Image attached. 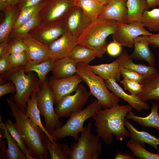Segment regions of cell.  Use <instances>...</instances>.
Returning a JSON list of instances; mask_svg holds the SVG:
<instances>
[{"mask_svg": "<svg viewBox=\"0 0 159 159\" xmlns=\"http://www.w3.org/2000/svg\"><path fill=\"white\" fill-rule=\"evenodd\" d=\"M15 121L16 127L34 158L49 159V154L44 143L45 134L33 122L11 98L6 99Z\"/></svg>", "mask_w": 159, "mask_h": 159, "instance_id": "obj_1", "label": "cell"}, {"mask_svg": "<svg viewBox=\"0 0 159 159\" xmlns=\"http://www.w3.org/2000/svg\"><path fill=\"white\" fill-rule=\"evenodd\" d=\"M130 105L115 106L100 109L93 118L97 136L106 145L113 141V135L116 139L122 141L129 136L130 132L125 127L126 115L132 110Z\"/></svg>", "mask_w": 159, "mask_h": 159, "instance_id": "obj_2", "label": "cell"}, {"mask_svg": "<svg viewBox=\"0 0 159 159\" xmlns=\"http://www.w3.org/2000/svg\"><path fill=\"white\" fill-rule=\"evenodd\" d=\"M117 21L98 17L77 38L78 44L96 52L99 58L106 51L107 38L115 32Z\"/></svg>", "mask_w": 159, "mask_h": 159, "instance_id": "obj_3", "label": "cell"}, {"mask_svg": "<svg viewBox=\"0 0 159 159\" xmlns=\"http://www.w3.org/2000/svg\"><path fill=\"white\" fill-rule=\"evenodd\" d=\"M0 78L12 82L16 87V93L12 100L18 107L25 112L27 99L33 93L40 89L41 83L36 74L32 71L26 74L24 66L12 69Z\"/></svg>", "mask_w": 159, "mask_h": 159, "instance_id": "obj_4", "label": "cell"}, {"mask_svg": "<svg viewBox=\"0 0 159 159\" xmlns=\"http://www.w3.org/2000/svg\"><path fill=\"white\" fill-rule=\"evenodd\" d=\"M88 64H77V74L87 84L91 94L95 97L103 109L119 105L120 98L110 92L104 80L95 74Z\"/></svg>", "mask_w": 159, "mask_h": 159, "instance_id": "obj_5", "label": "cell"}, {"mask_svg": "<svg viewBox=\"0 0 159 159\" xmlns=\"http://www.w3.org/2000/svg\"><path fill=\"white\" fill-rule=\"evenodd\" d=\"M102 108L101 105L96 99L81 110L69 116L66 123L61 127L56 129L52 134L55 141L68 136L73 137L77 141L78 134L83 130L85 121L91 117L93 118Z\"/></svg>", "mask_w": 159, "mask_h": 159, "instance_id": "obj_6", "label": "cell"}, {"mask_svg": "<svg viewBox=\"0 0 159 159\" xmlns=\"http://www.w3.org/2000/svg\"><path fill=\"white\" fill-rule=\"evenodd\" d=\"M92 123L89 122L81 131L76 142L70 146L69 159H98L101 154L102 147L100 138L91 132Z\"/></svg>", "mask_w": 159, "mask_h": 159, "instance_id": "obj_7", "label": "cell"}, {"mask_svg": "<svg viewBox=\"0 0 159 159\" xmlns=\"http://www.w3.org/2000/svg\"><path fill=\"white\" fill-rule=\"evenodd\" d=\"M47 77L41 84V88L37 93L38 107L40 115L45 119L44 127L50 135L57 129L62 126L54 108V97L52 90L50 86Z\"/></svg>", "mask_w": 159, "mask_h": 159, "instance_id": "obj_8", "label": "cell"}, {"mask_svg": "<svg viewBox=\"0 0 159 159\" xmlns=\"http://www.w3.org/2000/svg\"><path fill=\"white\" fill-rule=\"evenodd\" d=\"M74 93L69 94L61 99L55 109L59 118L70 116L82 109L91 95L85 87L80 84Z\"/></svg>", "mask_w": 159, "mask_h": 159, "instance_id": "obj_9", "label": "cell"}, {"mask_svg": "<svg viewBox=\"0 0 159 159\" xmlns=\"http://www.w3.org/2000/svg\"><path fill=\"white\" fill-rule=\"evenodd\" d=\"M74 0H44L39 13L40 24L64 21Z\"/></svg>", "mask_w": 159, "mask_h": 159, "instance_id": "obj_10", "label": "cell"}, {"mask_svg": "<svg viewBox=\"0 0 159 159\" xmlns=\"http://www.w3.org/2000/svg\"><path fill=\"white\" fill-rule=\"evenodd\" d=\"M154 34L146 29L141 23L127 24L117 21L112 38L113 41L122 46L131 48L136 37L141 35L153 36Z\"/></svg>", "mask_w": 159, "mask_h": 159, "instance_id": "obj_11", "label": "cell"}, {"mask_svg": "<svg viewBox=\"0 0 159 159\" xmlns=\"http://www.w3.org/2000/svg\"><path fill=\"white\" fill-rule=\"evenodd\" d=\"M67 32L65 21L40 24L29 34L42 43L48 46Z\"/></svg>", "mask_w": 159, "mask_h": 159, "instance_id": "obj_12", "label": "cell"}, {"mask_svg": "<svg viewBox=\"0 0 159 159\" xmlns=\"http://www.w3.org/2000/svg\"><path fill=\"white\" fill-rule=\"evenodd\" d=\"M92 22L82 9L75 6L71 9L65 20L67 32L77 38Z\"/></svg>", "mask_w": 159, "mask_h": 159, "instance_id": "obj_13", "label": "cell"}, {"mask_svg": "<svg viewBox=\"0 0 159 159\" xmlns=\"http://www.w3.org/2000/svg\"><path fill=\"white\" fill-rule=\"evenodd\" d=\"M83 81L78 74L61 79L52 77L49 81L54 93V102L57 103L64 96L75 91L78 86Z\"/></svg>", "mask_w": 159, "mask_h": 159, "instance_id": "obj_14", "label": "cell"}, {"mask_svg": "<svg viewBox=\"0 0 159 159\" xmlns=\"http://www.w3.org/2000/svg\"><path fill=\"white\" fill-rule=\"evenodd\" d=\"M77 44V38L67 32L48 46L50 58L55 61L69 56Z\"/></svg>", "mask_w": 159, "mask_h": 159, "instance_id": "obj_15", "label": "cell"}, {"mask_svg": "<svg viewBox=\"0 0 159 159\" xmlns=\"http://www.w3.org/2000/svg\"><path fill=\"white\" fill-rule=\"evenodd\" d=\"M22 39L29 60L39 63L50 58L51 53L48 45L39 42L29 34Z\"/></svg>", "mask_w": 159, "mask_h": 159, "instance_id": "obj_16", "label": "cell"}, {"mask_svg": "<svg viewBox=\"0 0 159 159\" xmlns=\"http://www.w3.org/2000/svg\"><path fill=\"white\" fill-rule=\"evenodd\" d=\"M105 82L108 90L117 97L127 102L132 108L137 111L148 110L149 108V105L142 100L138 96L129 95L126 93L115 80L110 79L105 80Z\"/></svg>", "mask_w": 159, "mask_h": 159, "instance_id": "obj_17", "label": "cell"}, {"mask_svg": "<svg viewBox=\"0 0 159 159\" xmlns=\"http://www.w3.org/2000/svg\"><path fill=\"white\" fill-rule=\"evenodd\" d=\"M127 0H110L98 17L127 24Z\"/></svg>", "mask_w": 159, "mask_h": 159, "instance_id": "obj_18", "label": "cell"}, {"mask_svg": "<svg viewBox=\"0 0 159 159\" xmlns=\"http://www.w3.org/2000/svg\"><path fill=\"white\" fill-rule=\"evenodd\" d=\"M147 36H139L134 39V50L130 56L132 59L143 60L150 65L154 66L155 63V58L149 48L150 43Z\"/></svg>", "mask_w": 159, "mask_h": 159, "instance_id": "obj_19", "label": "cell"}, {"mask_svg": "<svg viewBox=\"0 0 159 159\" xmlns=\"http://www.w3.org/2000/svg\"><path fill=\"white\" fill-rule=\"evenodd\" d=\"M119 67L137 72L146 78L158 73L154 66L136 64L133 62L127 52L125 50L118 58Z\"/></svg>", "mask_w": 159, "mask_h": 159, "instance_id": "obj_20", "label": "cell"}, {"mask_svg": "<svg viewBox=\"0 0 159 159\" xmlns=\"http://www.w3.org/2000/svg\"><path fill=\"white\" fill-rule=\"evenodd\" d=\"M4 17L0 24V43L8 42L20 12L16 6H9L4 11Z\"/></svg>", "mask_w": 159, "mask_h": 159, "instance_id": "obj_21", "label": "cell"}, {"mask_svg": "<svg viewBox=\"0 0 159 159\" xmlns=\"http://www.w3.org/2000/svg\"><path fill=\"white\" fill-rule=\"evenodd\" d=\"M125 118V125L129 131L130 139L145 147V143L152 146L159 152L158 146L159 138L144 131H140L136 128Z\"/></svg>", "mask_w": 159, "mask_h": 159, "instance_id": "obj_22", "label": "cell"}, {"mask_svg": "<svg viewBox=\"0 0 159 159\" xmlns=\"http://www.w3.org/2000/svg\"><path fill=\"white\" fill-rule=\"evenodd\" d=\"M88 65L95 74L104 80L113 79L117 82L120 80L121 74L118 58L109 64Z\"/></svg>", "mask_w": 159, "mask_h": 159, "instance_id": "obj_23", "label": "cell"}, {"mask_svg": "<svg viewBox=\"0 0 159 159\" xmlns=\"http://www.w3.org/2000/svg\"><path fill=\"white\" fill-rule=\"evenodd\" d=\"M77 64L69 56L55 60L52 77L61 79L72 76L77 74Z\"/></svg>", "mask_w": 159, "mask_h": 159, "instance_id": "obj_24", "label": "cell"}, {"mask_svg": "<svg viewBox=\"0 0 159 159\" xmlns=\"http://www.w3.org/2000/svg\"><path fill=\"white\" fill-rule=\"evenodd\" d=\"M142 84V90L138 95L142 100H159V73L146 78Z\"/></svg>", "mask_w": 159, "mask_h": 159, "instance_id": "obj_25", "label": "cell"}, {"mask_svg": "<svg viewBox=\"0 0 159 159\" xmlns=\"http://www.w3.org/2000/svg\"><path fill=\"white\" fill-rule=\"evenodd\" d=\"M159 104L154 103L152 105L150 113L147 116L142 117L137 116L131 110L126 115L125 118L132 119L143 126L151 127L159 130Z\"/></svg>", "mask_w": 159, "mask_h": 159, "instance_id": "obj_26", "label": "cell"}, {"mask_svg": "<svg viewBox=\"0 0 159 159\" xmlns=\"http://www.w3.org/2000/svg\"><path fill=\"white\" fill-rule=\"evenodd\" d=\"M37 94L36 92L33 93L31 96L30 98L29 97L27 99L25 114L26 116L34 123L40 128L51 142H54L56 141L54 140L52 135L48 133L42 124L40 112L37 107Z\"/></svg>", "mask_w": 159, "mask_h": 159, "instance_id": "obj_27", "label": "cell"}, {"mask_svg": "<svg viewBox=\"0 0 159 159\" xmlns=\"http://www.w3.org/2000/svg\"><path fill=\"white\" fill-rule=\"evenodd\" d=\"M127 23H141L144 11L148 9L146 0H127Z\"/></svg>", "mask_w": 159, "mask_h": 159, "instance_id": "obj_28", "label": "cell"}, {"mask_svg": "<svg viewBox=\"0 0 159 159\" xmlns=\"http://www.w3.org/2000/svg\"><path fill=\"white\" fill-rule=\"evenodd\" d=\"M0 120V129L3 132V138L6 139L8 145L7 148L4 150L5 156L8 159H26L19 146L8 131L5 123H3L1 116Z\"/></svg>", "mask_w": 159, "mask_h": 159, "instance_id": "obj_29", "label": "cell"}, {"mask_svg": "<svg viewBox=\"0 0 159 159\" xmlns=\"http://www.w3.org/2000/svg\"><path fill=\"white\" fill-rule=\"evenodd\" d=\"M55 65V61L51 58L39 63L29 60L27 64L24 66V69L26 73L35 72L42 84L45 80L47 74L52 71Z\"/></svg>", "mask_w": 159, "mask_h": 159, "instance_id": "obj_30", "label": "cell"}, {"mask_svg": "<svg viewBox=\"0 0 159 159\" xmlns=\"http://www.w3.org/2000/svg\"><path fill=\"white\" fill-rule=\"evenodd\" d=\"M74 6L80 8L92 21L96 20L105 5L97 0H74Z\"/></svg>", "mask_w": 159, "mask_h": 159, "instance_id": "obj_31", "label": "cell"}, {"mask_svg": "<svg viewBox=\"0 0 159 159\" xmlns=\"http://www.w3.org/2000/svg\"><path fill=\"white\" fill-rule=\"evenodd\" d=\"M44 143L51 159H69L70 147L67 144L56 141L52 142L46 134Z\"/></svg>", "mask_w": 159, "mask_h": 159, "instance_id": "obj_32", "label": "cell"}, {"mask_svg": "<svg viewBox=\"0 0 159 159\" xmlns=\"http://www.w3.org/2000/svg\"><path fill=\"white\" fill-rule=\"evenodd\" d=\"M77 64H88L96 57H99L95 52L86 47L77 44L69 56Z\"/></svg>", "mask_w": 159, "mask_h": 159, "instance_id": "obj_33", "label": "cell"}, {"mask_svg": "<svg viewBox=\"0 0 159 159\" xmlns=\"http://www.w3.org/2000/svg\"><path fill=\"white\" fill-rule=\"evenodd\" d=\"M40 23L41 19L39 14L17 28L12 29L9 35V39L23 38Z\"/></svg>", "mask_w": 159, "mask_h": 159, "instance_id": "obj_34", "label": "cell"}, {"mask_svg": "<svg viewBox=\"0 0 159 159\" xmlns=\"http://www.w3.org/2000/svg\"><path fill=\"white\" fill-rule=\"evenodd\" d=\"M141 23L150 31H159V8H155L150 11L145 10Z\"/></svg>", "mask_w": 159, "mask_h": 159, "instance_id": "obj_35", "label": "cell"}, {"mask_svg": "<svg viewBox=\"0 0 159 159\" xmlns=\"http://www.w3.org/2000/svg\"><path fill=\"white\" fill-rule=\"evenodd\" d=\"M44 1V0L36 5L21 10L13 29L17 28L38 14L40 11Z\"/></svg>", "mask_w": 159, "mask_h": 159, "instance_id": "obj_36", "label": "cell"}, {"mask_svg": "<svg viewBox=\"0 0 159 159\" xmlns=\"http://www.w3.org/2000/svg\"><path fill=\"white\" fill-rule=\"evenodd\" d=\"M126 145L135 156L140 159H159V152L157 153L150 152L131 139L127 142Z\"/></svg>", "mask_w": 159, "mask_h": 159, "instance_id": "obj_37", "label": "cell"}, {"mask_svg": "<svg viewBox=\"0 0 159 159\" xmlns=\"http://www.w3.org/2000/svg\"><path fill=\"white\" fill-rule=\"evenodd\" d=\"M5 124L9 133L19 145L26 159H34V158L29 153L21 135L16 127L15 124L9 119L6 121Z\"/></svg>", "mask_w": 159, "mask_h": 159, "instance_id": "obj_38", "label": "cell"}, {"mask_svg": "<svg viewBox=\"0 0 159 159\" xmlns=\"http://www.w3.org/2000/svg\"><path fill=\"white\" fill-rule=\"evenodd\" d=\"M9 57L12 69L26 65L29 60L26 51L11 54Z\"/></svg>", "mask_w": 159, "mask_h": 159, "instance_id": "obj_39", "label": "cell"}, {"mask_svg": "<svg viewBox=\"0 0 159 159\" xmlns=\"http://www.w3.org/2000/svg\"><path fill=\"white\" fill-rule=\"evenodd\" d=\"M125 90H127L130 94L138 96L142 91L143 85L135 81L123 79L120 82Z\"/></svg>", "mask_w": 159, "mask_h": 159, "instance_id": "obj_40", "label": "cell"}, {"mask_svg": "<svg viewBox=\"0 0 159 159\" xmlns=\"http://www.w3.org/2000/svg\"><path fill=\"white\" fill-rule=\"evenodd\" d=\"M26 50V47L22 38L9 39L7 54L9 55Z\"/></svg>", "mask_w": 159, "mask_h": 159, "instance_id": "obj_41", "label": "cell"}, {"mask_svg": "<svg viewBox=\"0 0 159 159\" xmlns=\"http://www.w3.org/2000/svg\"><path fill=\"white\" fill-rule=\"evenodd\" d=\"M119 69L121 75L123 79L135 81L142 84L146 78L139 73L121 67H119Z\"/></svg>", "mask_w": 159, "mask_h": 159, "instance_id": "obj_42", "label": "cell"}, {"mask_svg": "<svg viewBox=\"0 0 159 159\" xmlns=\"http://www.w3.org/2000/svg\"><path fill=\"white\" fill-rule=\"evenodd\" d=\"M106 50L110 56H116L121 54L122 46L117 42L113 41L107 46Z\"/></svg>", "mask_w": 159, "mask_h": 159, "instance_id": "obj_43", "label": "cell"}, {"mask_svg": "<svg viewBox=\"0 0 159 159\" xmlns=\"http://www.w3.org/2000/svg\"><path fill=\"white\" fill-rule=\"evenodd\" d=\"M11 69L9 55L6 54L0 58V75H2Z\"/></svg>", "mask_w": 159, "mask_h": 159, "instance_id": "obj_44", "label": "cell"}, {"mask_svg": "<svg viewBox=\"0 0 159 159\" xmlns=\"http://www.w3.org/2000/svg\"><path fill=\"white\" fill-rule=\"evenodd\" d=\"M16 87L11 81L1 85H0V97L6 94L16 92Z\"/></svg>", "mask_w": 159, "mask_h": 159, "instance_id": "obj_45", "label": "cell"}, {"mask_svg": "<svg viewBox=\"0 0 159 159\" xmlns=\"http://www.w3.org/2000/svg\"><path fill=\"white\" fill-rule=\"evenodd\" d=\"M44 0H19L16 7L20 11L23 9L36 5Z\"/></svg>", "mask_w": 159, "mask_h": 159, "instance_id": "obj_46", "label": "cell"}, {"mask_svg": "<svg viewBox=\"0 0 159 159\" xmlns=\"http://www.w3.org/2000/svg\"><path fill=\"white\" fill-rule=\"evenodd\" d=\"M150 45L154 47H159V33L153 36H147Z\"/></svg>", "mask_w": 159, "mask_h": 159, "instance_id": "obj_47", "label": "cell"}, {"mask_svg": "<svg viewBox=\"0 0 159 159\" xmlns=\"http://www.w3.org/2000/svg\"><path fill=\"white\" fill-rule=\"evenodd\" d=\"M135 156L132 153H117L115 156V159H133L134 158Z\"/></svg>", "mask_w": 159, "mask_h": 159, "instance_id": "obj_48", "label": "cell"}, {"mask_svg": "<svg viewBox=\"0 0 159 159\" xmlns=\"http://www.w3.org/2000/svg\"><path fill=\"white\" fill-rule=\"evenodd\" d=\"M8 46L9 42L0 43V58L7 54Z\"/></svg>", "mask_w": 159, "mask_h": 159, "instance_id": "obj_49", "label": "cell"}, {"mask_svg": "<svg viewBox=\"0 0 159 159\" xmlns=\"http://www.w3.org/2000/svg\"><path fill=\"white\" fill-rule=\"evenodd\" d=\"M148 9H153L159 6V0H146Z\"/></svg>", "mask_w": 159, "mask_h": 159, "instance_id": "obj_50", "label": "cell"}, {"mask_svg": "<svg viewBox=\"0 0 159 159\" xmlns=\"http://www.w3.org/2000/svg\"><path fill=\"white\" fill-rule=\"evenodd\" d=\"M8 8L7 0H0V10L3 11Z\"/></svg>", "mask_w": 159, "mask_h": 159, "instance_id": "obj_51", "label": "cell"}, {"mask_svg": "<svg viewBox=\"0 0 159 159\" xmlns=\"http://www.w3.org/2000/svg\"><path fill=\"white\" fill-rule=\"evenodd\" d=\"M19 0H7V3L8 7L9 6H16Z\"/></svg>", "mask_w": 159, "mask_h": 159, "instance_id": "obj_52", "label": "cell"}, {"mask_svg": "<svg viewBox=\"0 0 159 159\" xmlns=\"http://www.w3.org/2000/svg\"><path fill=\"white\" fill-rule=\"evenodd\" d=\"M105 5L107 4L110 0H97Z\"/></svg>", "mask_w": 159, "mask_h": 159, "instance_id": "obj_53", "label": "cell"}]
</instances>
